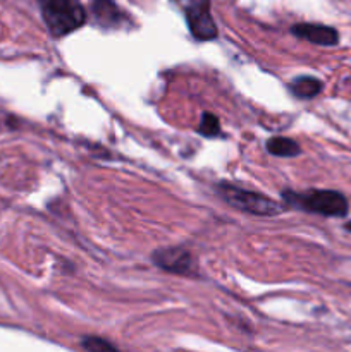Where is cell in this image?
Listing matches in <instances>:
<instances>
[{
	"label": "cell",
	"mask_w": 351,
	"mask_h": 352,
	"mask_svg": "<svg viewBox=\"0 0 351 352\" xmlns=\"http://www.w3.org/2000/svg\"><path fill=\"white\" fill-rule=\"evenodd\" d=\"M282 199L286 206L322 217H346L350 210L346 196L339 191H330V189H310L306 192H295L286 189L282 191Z\"/></svg>",
	"instance_id": "1"
},
{
	"label": "cell",
	"mask_w": 351,
	"mask_h": 352,
	"mask_svg": "<svg viewBox=\"0 0 351 352\" xmlns=\"http://www.w3.org/2000/svg\"><path fill=\"white\" fill-rule=\"evenodd\" d=\"M158 268L178 275H196V263L193 254L184 248H162L151 256Z\"/></svg>",
	"instance_id": "5"
},
{
	"label": "cell",
	"mask_w": 351,
	"mask_h": 352,
	"mask_svg": "<svg viewBox=\"0 0 351 352\" xmlns=\"http://www.w3.org/2000/svg\"><path fill=\"white\" fill-rule=\"evenodd\" d=\"M267 151L270 155H274V157L292 158L298 157V155L301 153V148H299V144L296 143L295 140H291V138L275 136L267 141Z\"/></svg>",
	"instance_id": "9"
},
{
	"label": "cell",
	"mask_w": 351,
	"mask_h": 352,
	"mask_svg": "<svg viewBox=\"0 0 351 352\" xmlns=\"http://www.w3.org/2000/svg\"><path fill=\"white\" fill-rule=\"evenodd\" d=\"M291 33L296 38H301L313 45H320V47H334L339 43V33L336 28L326 26V24L299 23L291 28Z\"/></svg>",
	"instance_id": "7"
},
{
	"label": "cell",
	"mask_w": 351,
	"mask_h": 352,
	"mask_svg": "<svg viewBox=\"0 0 351 352\" xmlns=\"http://www.w3.org/2000/svg\"><path fill=\"white\" fill-rule=\"evenodd\" d=\"M178 2L184 12L193 38L198 41L215 40L219 30L210 12V0H178Z\"/></svg>",
	"instance_id": "4"
},
{
	"label": "cell",
	"mask_w": 351,
	"mask_h": 352,
	"mask_svg": "<svg viewBox=\"0 0 351 352\" xmlns=\"http://www.w3.org/2000/svg\"><path fill=\"white\" fill-rule=\"evenodd\" d=\"M344 229H346L348 232H351V220H350V222H346V223H344Z\"/></svg>",
	"instance_id": "12"
},
{
	"label": "cell",
	"mask_w": 351,
	"mask_h": 352,
	"mask_svg": "<svg viewBox=\"0 0 351 352\" xmlns=\"http://www.w3.org/2000/svg\"><path fill=\"white\" fill-rule=\"evenodd\" d=\"M289 91L292 93V96L299 100H310L315 98L320 91H322L323 85L320 79L312 78V76H299V78H295L291 82H289Z\"/></svg>",
	"instance_id": "8"
},
{
	"label": "cell",
	"mask_w": 351,
	"mask_h": 352,
	"mask_svg": "<svg viewBox=\"0 0 351 352\" xmlns=\"http://www.w3.org/2000/svg\"><path fill=\"white\" fill-rule=\"evenodd\" d=\"M217 192L227 205L241 210L244 213L260 217H274L284 212V205L260 195V192L248 191V189L237 188L231 182H219L217 184Z\"/></svg>",
	"instance_id": "3"
},
{
	"label": "cell",
	"mask_w": 351,
	"mask_h": 352,
	"mask_svg": "<svg viewBox=\"0 0 351 352\" xmlns=\"http://www.w3.org/2000/svg\"><path fill=\"white\" fill-rule=\"evenodd\" d=\"M198 133L205 138H217L220 136V120L213 113L205 112L200 120Z\"/></svg>",
	"instance_id": "11"
},
{
	"label": "cell",
	"mask_w": 351,
	"mask_h": 352,
	"mask_svg": "<svg viewBox=\"0 0 351 352\" xmlns=\"http://www.w3.org/2000/svg\"><path fill=\"white\" fill-rule=\"evenodd\" d=\"M81 347L86 352H120L109 340L102 339L96 336H86L81 339Z\"/></svg>",
	"instance_id": "10"
},
{
	"label": "cell",
	"mask_w": 351,
	"mask_h": 352,
	"mask_svg": "<svg viewBox=\"0 0 351 352\" xmlns=\"http://www.w3.org/2000/svg\"><path fill=\"white\" fill-rule=\"evenodd\" d=\"M38 3L52 36H67L85 26L86 10L79 0H38Z\"/></svg>",
	"instance_id": "2"
},
{
	"label": "cell",
	"mask_w": 351,
	"mask_h": 352,
	"mask_svg": "<svg viewBox=\"0 0 351 352\" xmlns=\"http://www.w3.org/2000/svg\"><path fill=\"white\" fill-rule=\"evenodd\" d=\"M92 14L95 23L105 30L131 26L129 16L114 0H92Z\"/></svg>",
	"instance_id": "6"
}]
</instances>
